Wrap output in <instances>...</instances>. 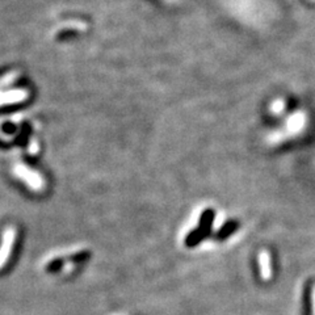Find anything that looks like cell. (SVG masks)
Listing matches in <instances>:
<instances>
[{"label":"cell","instance_id":"2","mask_svg":"<svg viewBox=\"0 0 315 315\" xmlns=\"http://www.w3.org/2000/svg\"><path fill=\"white\" fill-rule=\"evenodd\" d=\"M311 302H313V315H315V284L313 285V291H311Z\"/></svg>","mask_w":315,"mask_h":315},{"label":"cell","instance_id":"1","mask_svg":"<svg viewBox=\"0 0 315 315\" xmlns=\"http://www.w3.org/2000/svg\"><path fill=\"white\" fill-rule=\"evenodd\" d=\"M259 268H260V276L263 280L268 281L272 276V266H270V255L267 250L260 251L259 254Z\"/></svg>","mask_w":315,"mask_h":315}]
</instances>
